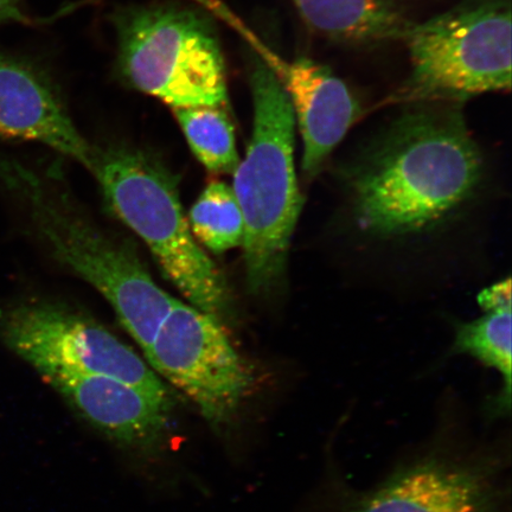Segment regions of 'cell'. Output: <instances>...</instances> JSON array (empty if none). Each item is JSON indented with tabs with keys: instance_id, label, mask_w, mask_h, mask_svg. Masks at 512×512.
Listing matches in <instances>:
<instances>
[{
	"instance_id": "cell-1",
	"label": "cell",
	"mask_w": 512,
	"mask_h": 512,
	"mask_svg": "<svg viewBox=\"0 0 512 512\" xmlns=\"http://www.w3.org/2000/svg\"><path fill=\"white\" fill-rule=\"evenodd\" d=\"M413 105L347 171L351 217L370 238L431 233L477 195L483 159L454 104Z\"/></svg>"
},
{
	"instance_id": "cell-2",
	"label": "cell",
	"mask_w": 512,
	"mask_h": 512,
	"mask_svg": "<svg viewBox=\"0 0 512 512\" xmlns=\"http://www.w3.org/2000/svg\"><path fill=\"white\" fill-rule=\"evenodd\" d=\"M253 132L233 190L245 221L243 260L249 291L270 297L283 288L288 249L303 207L294 169L293 108L277 76L254 59L249 76Z\"/></svg>"
},
{
	"instance_id": "cell-3",
	"label": "cell",
	"mask_w": 512,
	"mask_h": 512,
	"mask_svg": "<svg viewBox=\"0 0 512 512\" xmlns=\"http://www.w3.org/2000/svg\"><path fill=\"white\" fill-rule=\"evenodd\" d=\"M92 172L114 214L142 239L191 306L224 325L233 315L226 279L191 232L178 179L150 152L94 147Z\"/></svg>"
},
{
	"instance_id": "cell-4",
	"label": "cell",
	"mask_w": 512,
	"mask_h": 512,
	"mask_svg": "<svg viewBox=\"0 0 512 512\" xmlns=\"http://www.w3.org/2000/svg\"><path fill=\"white\" fill-rule=\"evenodd\" d=\"M23 179L50 251L106 299L145 355L176 298L155 283L131 245L87 215L61 179Z\"/></svg>"
},
{
	"instance_id": "cell-5",
	"label": "cell",
	"mask_w": 512,
	"mask_h": 512,
	"mask_svg": "<svg viewBox=\"0 0 512 512\" xmlns=\"http://www.w3.org/2000/svg\"><path fill=\"white\" fill-rule=\"evenodd\" d=\"M403 40L412 73L392 104H458L511 87L512 27L507 0H471L420 24Z\"/></svg>"
},
{
	"instance_id": "cell-6",
	"label": "cell",
	"mask_w": 512,
	"mask_h": 512,
	"mask_svg": "<svg viewBox=\"0 0 512 512\" xmlns=\"http://www.w3.org/2000/svg\"><path fill=\"white\" fill-rule=\"evenodd\" d=\"M121 75L172 108L228 106L226 66L213 24L177 5L134 6L115 17Z\"/></svg>"
},
{
	"instance_id": "cell-7",
	"label": "cell",
	"mask_w": 512,
	"mask_h": 512,
	"mask_svg": "<svg viewBox=\"0 0 512 512\" xmlns=\"http://www.w3.org/2000/svg\"><path fill=\"white\" fill-rule=\"evenodd\" d=\"M10 348L44 379L59 375L113 377L170 401L169 390L136 351L94 319L51 303L25 304L3 318Z\"/></svg>"
},
{
	"instance_id": "cell-8",
	"label": "cell",
	"mask_w": 512,
	"mask_h": 512,
	"mask_svg": "<svg viewBox=\"0 0 512 512\" xmlns=\"http://www.w3.org/2000/svg\"><path fill=\"white\" fill-rule=\"evenodd\" d=\"M145 358L156 374L194 402L216 430L232 424L254 386L253 370L224 325L177 299Z\"/></svg>"
},
{
	"instance_id": "cell-9",
	"label": "cell",
	"mask_w": 512,
	"mask_h": 512,
	"mask_svg": "<svg viewBox=\"0 0 512 512\" xmlns=\"http://www.w3.org/2000/svg\"><path fill=\"white\" fill-rule=\"evenodd\" d=\"M501 457L434 448L364 492L348 512H505Z\"/></svg>"
},
{
	"instance_id": "cell-10",
	"label": "cell",
	"mask_w": 512,
	"mask_h": 512,
	"mask_svg": "<svg viewBox=\"0 0 512 512\" xmlns=\"http://www.w3.org/2000/svg\"><path fill=\"white\" fill-rule=\"evenodd\" d=\"M256 48L290 99L303 138V174L311 181L360 118L361 107L348 86L322 64L305 57L283 60L260 43Z\"/></svg>"
},
{
	"instance_id": "cell-11",
	"label": "cell",
	"mask_w": 512,
	"mask_h": 512,
	"mask_svg": "<svg viewBox=\"0 0 512 512\" xmlns=\"http://www.w3.org/2000/svg\"><path fill=\"white\" fill-rule=\"evenodd\" d=\"M0 138L41 143L91 169L94 147L29 64L0 51Z\"/></svg>"
},
{
	"instance_id": "cell-12",
	"label": "cell",
	"mask_w": 512,
	"mask_h": 512,
	"mask_svg": "<svg viewBox=\"0 0 512 512\" xmlns=\"http://www.w3.org/2000/svg\"><path fill=\"white\" fill-rule=\"evenodd\" d=\"M70 406L115 444L145 450L162 441L171 402L113 377L59 375L46 379Z\"/></svg>"
},
{
	"instance_id": "cell-13",
	"label": "cell",
	"mask_w": 512,
	"mask_h": 512,
	"mask_svg": "<svg viewBox=\"0 0 512 512\" xmlns=\"http://www.w3.org/2000/svg\"><path fill=\"white\" fill-rule=\"evenodd\" d=\"M309 27L332 40H403L411 22L399 0H292Z\"/></svg>"
},
{
	"instance_id": "cell-14",
	"label": "cell",
	"mask_w": 512,
	"mask_h": 512,
	"mask_svg": "<svg viewBox=\"0 0 512 512\" xmlns=\"http://www.w3.org/2000/svg\"><path fill=\"white\" fill-rule=\"evenodd\" d=\"M453 351L469 355L501 376L502 388L490 407L494 416L511 408V305L484 311L473 322L457 325Z\"/></svg>"
},
{
	"instance_id": "cell-15",
	"label": "cell",
	"mask_w": 512,
	"mask_h": 512,
	"mask_svg": "<svg viewBox=\"0 0 512 512\" xmlns=\"http://www.w3.org/2000/svg\"><path fill=\"white\" fill-rule=\"evenodd\" d=\"M192 152L214 174L234 175L240 164L227 107L172 108Z\"/></svg>"
},
{
	"instance_id": "cell-16",
	"label": "cell",
	"mask_w": 512,
	"mask_h": 512,
	"mask_svg": "<svg viewBox=\"0 0 512 512\" xmlns=\"http://www.w3.org/2000/svg\"><path fill=\"white\" fill-rule=\"evenodd\" d=\"M195 239L215 254L241 247L245 221L235 192L223 182L208 185L189 213Z\"/></svg>"
},
{
	"instance_id": "cell-17",
	"label": "cell",
	"mask_w": 512,
	"mask_h": 512,
	"mask_svg": "<svg viewBox=\"0 0 512 512\" xmlns=\"http://www.w3.org/2000/svg\"><path fill=\"white\" fill-rule=\"evenodd\" d=\"M478 303L483 311L510 306L512 304L510 278L485 288V290L479 294Z\"/></svg>"
},
{
	"instance_id": "cell-18",
	"label": "cell",
	"mask_w": 512,
	"mask_h": 512,
	"mask_svg": "<svg viewBox=\"0 0 512 512\" xmlns=\"http://www.w3.org/2000/svg\"><path fill=\"white\" fill-rule=\"evenodd\" d=\"M6 22H30V19L23 14L18 0H0V23Z\"/></svg>"
}]
</instances>
